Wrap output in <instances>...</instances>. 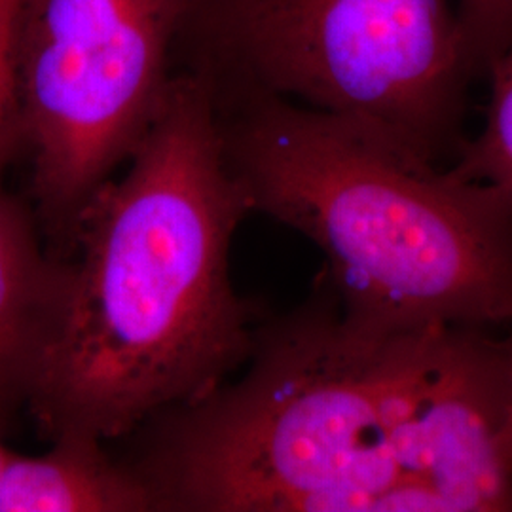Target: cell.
<instances>
[{
  "label": "cell",
  "mask_w": 512,
  "mask_h": 512,
  "mask_svg": "<svg viewBox=\"0 0 512 512\" xmlns=\"http://www.w3.org/2000/svg\"><path fill=\"white\" fill-rule=\"evenodd\" d=\"M76 226L54 330L27 403L42 433L109 442L198 403L247 363L258 311L234 289L247 202L207 74L171 78L160 109Z\"/></svg>",
  "instance_id": "6da1fadb"
},
{
  "label": "cell",
  "mask_w": 512,
  "mask_h": 512,
  "mask_svg": "<svg viewBox=\"0 0 512 512\" xmlns=\"http://www.w3.org/2000/svg\"><path fill=\"white\" fill-rule=\"evenodd\" d=\"M215 103L249 211L325 253L349 315L387 327H511V194L272 93L239 88Z\"/></svg>",
  "instance_id": "7a4b0ae2"
},
{
  "label": "cell",
  "mask_w": 512,
  "mask_h": 512,
  "mask_svg": "<svg viewBox=\"0 0 512 512\" xmlns=\"http://www.w3.org/2000/svg\"><path fill=\"white\" fill-rule=\"evenodd\" d=\"M397 329L349 315L325 279L258 325L236 380L143 425L129 465L160 512L444 511L393 454Z\"/></svg>",
  "instance_id": "3957f363"
},
{
  "label": "cell",
  "mask_w": 512,
  "mask_h": 512,
  "mask_svg": "<svg viewBox=\"0 0 512 512\" xmlns=\"http://www.w3.org/2000/svg\"><path fill=\"white\" fill-rule=\"evenodd\" d=\"M239 88L321 110L439 165L476 78L456 0H196Z\"/></svg>",
  "instance_id": "277c9868"
},
{
  "label": "cell",
  "mask_w": 512,
  "mask_h": 512,
  "mask_svg": "<svg viewBox=\"0 0 512 512\" xmlns=\"http://www.w3.org/2000/svg\"><path fill=\"white\" fill-rule=\"evenodd\" d=\"M196 0H23L18 97L44 234L67 255L112 171L145 137Z\"/></svg>",
  "instance_id": "5b68a950"
},
{
  "label": "cell",
  "mask_w": 512,
  "mask_h": 512,
  "mask_svg": "<svg viewBox=\"0 0 512 512\" xmlns=\"http://www.w3.org/2000/svg\"><path fill=\"white\" fill-rule=\"evenodd\" d=\"M393 454L444 511H512L511 336L425 325L397 330L389 363Z\"/></svg>",
  "instance_id": "8992f818"
},
{
  "label": "cell",
  "mask_w": 512,
  "mask_h": 512,
  "mask_svg": "<svg viewBox=\"0 0 512 512\" xmlns=\"http://www.w3.org/2000/svg\"><path fill=\"white\" fill-rule=\"evenodd\" d=\"M37 215L0 190V412L27 401L54 330L65 256L40 243Z\"/></svg>",
  "instance_id": "52a82bcc"
},
{
  "label": "cell",
  "mask_w": 512,
  "mask_h": 512,
  "mask_svg": "<svg viewBox=\"0 0 512 512\" xmlns=\"http://www.w3.org/2000/svg\"><path fill=\"white\" fill-rule=\"evenodd\" d=\"M0 512H158L156 497L128 461L105 442L57 437L40 456L8 454L0 475Z\"/></svg>",
  "instance_id": "ba28073f"
},
{
  "label": "cell",
  "mask_w": 512,
  "mask_h": 512,
  "mask_svg": "<svg viewBox=\"0 0 512 512\" xmlns=\"http://www.w3.org/2000/svg\"><path fill=\"white\" fill-rule=\"evenodd\" d=\"M490 105L486 126L473 141H465L454 167L461 175L495 184L512 196V48L490 73Z\"/></svg>",
  "instance_id": "9c48e42d"
},
{
  "label": "cell",
  "mask_w": 512,
  "mask_h": 512,
  "mask_svg": "<svg viewBox=\"0 0 512 512\" xmlns=\"http://www.w3.org/2000/svg\"><path fill=\"white\" fill-rule=\"evenodd\" d=\"M459 27L476 78L512 48V0H456Z\"/></svg>",
  "instance_id": "30bf717a"
},
{
  "label": "cell",
  "mask_w": 512,
  "mask_h": 512,
  "mask_svg": "<svg viewBox=\"0 0 512 512\" xmlns=\"http://www.w3.org/2000/svg\"><path fill=\"white\" fill-rule=\"evenodd\" d=\"M23 0H0V169L23 147L18 97V42Z\"/></svg>",
  "instance_id": "8fae6325"
},
{
  "label": "cell",
  "mask_w": 512,
  "mask_h": 512,
  "mask_svg": "<svg viewBox=\"0 0 512 512\" xmlns=\"http://www.w3.org/2000/svg\"><path fill=\"white\" fill-rule=\"evenodd\" d=\"M0 416H2V412H0ZM8 454H10V450L2 444V440H0V475H2V469H4V463H6V459H8Z\"/></svg>",
  "instance_id": "7c38bea8"
},
{
  "label": "cell",
  "mask_w": 512,
  "mask_h": 512,
  "mask_svg": "<svg viewBox=\"0 0 512 512\" xmlns=\"http://www.w3.org/2000/svg\"><path fill=\"white\" fill-rule=\"evenodd\" d=\"M511 370H512V336H511ZM509 442L512 448V393H511V406H509Z\"/></svg>",
  "instance_id": "4fadbf2b"
}]
</instances>
